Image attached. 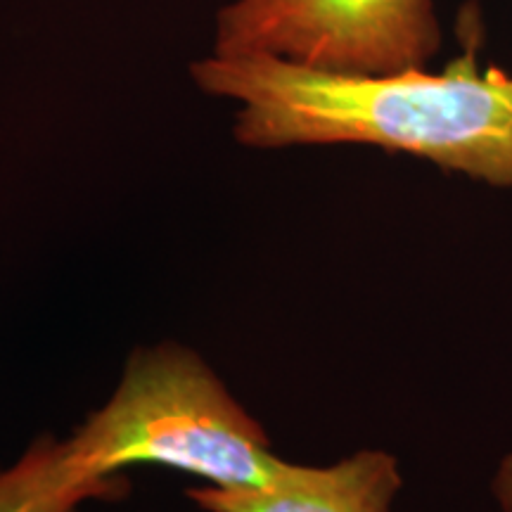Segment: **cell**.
Wrapping results in <instances>:
<instances>
[{
  "label": "cell",
  "instance_id": "277c9868",
  "mask_svg": "<svg viewBox=\"0 0 512 512\" xmlns=\"http://www.w3.org/2000/svg\"><path fill=\"white\" fill-rule=\"evenodd\" d=\"M401 472L384 451H358L332 465L283 460L273 479L254 489L197 486L188 498L207 512H392Z\"/></svg>",
  "mask_w": 512,
  "mask_h": 512
},
{
  "label": "cell",
  "instance_id": "6da1fadb",
  "mask_svg": "<svg viewBox=\"0 0 512 512\" xmlns=\"http://www.w3.org/2000/svg\"><path fill=\"white\" fill-rule=\"evenodd\" d=\"M190 76L202 93L238 105L233 136L245 147L370 145L512 188V76L479 69L472 43L444 72L335 74L211 53Z\"/></svg>",
  "mask_w": 512,
  "mask_h": 512
},
{
  "label": "cell",
  "instance_id": "7a4b0ae2",
  "mask_svg": "<svg viewBox=\"0 0 512 512\" xmlns=\"http://www.w3.org/2000/svg\"><path fill=\"white\" fill-rule=\"evenodd\" d=\"M64 444L98 479L131 465H162L219 489H254L283 463L214 370L176 344L136 351L112 399Z\"/></svg>",
  "mask_w": 512,
  "mask_h": 512
},
{
  "label": "cell",
  "instance_id": "5b68a950",
  "mask_svg": "<svg viewBox=\"0 0 512 512\" xmlns=\"http://www.w3.org/2000/svg\"><path fill=\"white\" fill-rule=\"evenodd\" d=\"M117 479L81 470L64 441L41 439L0 472V512H76L93 498H110Z\"/></svg>",
  "mask_w": 512,
  "mask_h": 512
},
{
  "label": "cell",
  "instance_id": "8992f818",
  "mask_svg": "<svg viewBox=\"0 0 512 512\" xmlns=\"http://www.w3.org/2000/svg\"><path fill=\"white\" fill-rule=\"evenodd\" d=\"M491 494L503 512H512V453L498 465L496 475L491 479Z\"/></svg>",
  "mask_w": 512,
  "mask_h": 512
},
{
  "label": "cell",
  "instance_id": "3957f363",
  "mask_svg": "<svg viewBox=\"0 0 512 512\" xmlns=\"http://www.w3.org/2000/svg\"><path fill=\"white\" fill-rule=\"evenodd\" d=\"M441 43L434 0H230L211 53L373 76L427 69Z\"/></svg>",
  "mask_w": 512,
  "mask_h": 512
}]
</instances>
